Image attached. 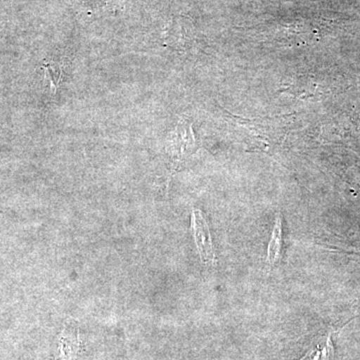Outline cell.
I'll list each match as a JSON object with an SVG mask.
<instances>
[{
	"instance_id": "6da1fadb",
	"label": "cell",
	"mask_w": 360,
	"mask_h": 360,
	"mask_svg": "<svg viewBox=\"0 0 360 360\" xmlns=\"http://www.w3.org/2000/svg\"><path fill=\"white\" fill-rule=\"evenodd\" d=\"M193 226L194 238H195L201 260L205 264H214L217 259H215L214 250H213L212 236H210V229L205 217L200 210H194L193 213Z\"/></svg>"
},
{
	"instance_id": "7a4b0ae2",
	"label": "cell",
	"mask_w": 360,
	"mask_h": 360,
	"mask_svg": "<svg viewBox=\"0 0 360 360\" xmlns=\"http://www.w3.org/2000/svg\"><path fill=\"white\" fill-rule=\"evenodd\" d=\"M281 236H283V222H281V215L277 214L276 224H274V231H272L271 240H270L269 250H267V260L270 265L276 264L281 257Z\"/></svg>"
},
{
	"instance_id": "3957f363",
	"label": "cell",
	"mask_w": 360,
	"mask_h": 360,
	"mask_svg": "<svg viewBox=\"0 0 360 360\" xmlns=\"http://www.w3.org/2000/svg\"><path fill=\"white\" fill-rule=\"evenodd\" d=\"M61 73H63V70L56 65H44L45 79L49 82L52 94H56L58 85L61 79Z\"/></svg>"
}]
</instances>
